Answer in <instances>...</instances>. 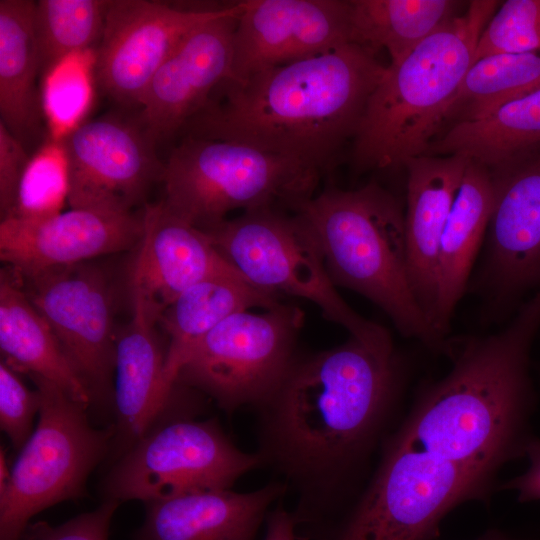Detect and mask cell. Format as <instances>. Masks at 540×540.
<instances>
[{
	"mask_svg": "<svg viewBox=\"0 0 540 540\" xmlns=\"http://www.w3.org/2000/svg\"><path fill=\"white\" fill-rule=\"evenodd\" d=\"M539 329L540 288L501 331L448 339L450 371L421 391L391 442L492 476L525 456L534 436L530 357Z\"/></svg>",
	"mask_w": 540,
	"mask_h": 540,
	"instance_id": "obj_1",
	"label": "cell"
},
{
	"mask_svg": "<svg viewBox=\"0 0 540 540\" xmlns=\"http://www.w3.org/2000/svg\"><path fill=\"white\" fill-rule=\"evenodd\" d=\"M387 67L349 42L326 53L225 78L181 131L282 155L324 172L353 137Z\"/></svg>",
	"mask_w": 540,
	"mask_h": 540,
	"instance_id": "obj_2",
	"label": "cell"
},
{
	"mask_svg": "<svg viewBox=\"0 0 540 540\" xmlns=\"http://www.w3.org/2000/svg\"><path fill=\"white\" fill-rule=\"evenodd\" d=\"M393 342L346 343L293 362L263 404L265 450L291 477L333 482L380 430L400 383Z\"/></svg>",
	"mask_w": 540,
	"mask_h": 540,
	"instance_id": "obj_3",
	"label": "cell"
},
{
	"mask_svg": "<svg viewBox=\"0 0 540 540\" xmlns=\"http://www.w3.org/2000/svg\"><path fill=\"white\" fill-rule=\"evenodd\" d=\"M332 282L380 307L404 336L445 353L447 340L430 326L408 273L404 212L375 182L354 190L328 188L294 211Z\"/></svg>",
	"mask_w": 540,
	"mask_h": 540,
	"instance_id": "obj_4",
	"label": "cell"
},
{
	"mask_svg": "<svg viewBox=\"0 0 540 540\" xmlns=\"http://www.w3.org/2000/svg\"><path fill=\"white\" fill-rule=\"evenodd\" d=\"M497 1H471L386 72L366 104L353 137L358 170L388 169L424 155L474 62L479 37Z\"/></svg>",
	"mask_w": 540,
	"mask_h": 540,
	"instance_id": "obj_5",
	"label": "cell"
},
{
	"mask_svg": "<svg viewBox=\"0 0 540 540\" xmlns=\"http://www.w3.org/2000/svg\"><path fill=\"white\" fill-rule=\"evenodd\" d=\"M321 171L298 160L225 140L182 137L166 162L163 204L207 230L233 210L293 211L315 195Z\"/></svg>",
	"mask_w": 540,
	"mask_h": 540,
	"instance_id": "obj_6",
	"label": "cell"
},
{
	"mask_svg": "<svg viewBox=\"0 0 540 540\" xmlns=\"http://www.w3.org/2000/svg\"><path fill=\"white\" fill-rule=\"evenodd\" d=\"M28 377L41 397L38 422L0 492V540L23 538L30 520L63 501L85 496L86 482L111 450L115 429L92 426L87 406L54 383Z\"/></svg>",
	"mask_w": 540,
	"mask_h": 540,
	"instance_id": "obj_7",
	"label": "cell"
},
{
	"mask_svg": "<svg viewBox=\"0 0 540 540\" xmlns=\"http://www.w3.org/2000/svg\"><path fill=\"white\" fill-rule=\"evenodd\" d=\"M493 478L390 442L364 494L327 540H432L452 509L488 495Z\"/></svg>",
	"mask_w": 540,
	"mask_h": 540,
	"instance_id": "obj_8",
	"label": "cell"
},
{
	"mask_svg": "<svg viewBox=\"0 0 540 540\" xmlns=\"http://www.w3.org/2000/svg\"><path fill=\"white\" fill-rule=\"evenodd\" d=\"M208 233L221 255L253 286L317 305L325 318L367 343L392 341L382 326L353 311L335 289L305 226L277 209L244 212Z\"/></svg>",
	"mask_w": 540,
	"mask_h": 540,
	"instance_id": "obj_9",
	"label": "cell"
},
{
	"mask_svg": "<svg viewBox=\"0 0 540 540\" xmlns=\"http://www.w3.org/2000/svg\"><path fill=\"white\" fill-rule=\"evenodd\" d=\"M261 461L237 448L214 420L172 419L117 458L102 490L104 499L120 503L226 490Z\"/></svg>",
	"mask_w": 540,
	"mask_h": 540,
	"instance_id": "obj_10",
	"label": "cell"
},
{
	"mask_svg": "<svg viewBox=\"0 0 540 540\" xmlns=\"http://www.w3.org/2000/svg\"><path fill=\"white\" fill-rule=\"evenodd\" d=\"M302 318L298 308L282 304L228 317L189 351L176 383L205 393L227 412L266 402L293 363Z\"/></svg>",
	"mask_w": 540,
	"mask_h": 540,
	"instance_id": "obj_11",
	"label": "cell"
},
{
	"mask_svg": "<svg viewBox=\"0 0 540 540\" xmlns=\"http://www.w3.org/2000/svg\"><path fill=\"white\" fill-rule=\"evenodd\" d=\"M18 275L85 385L91 405L113 410L117 333L113 292L104 271L88 261Z\"/></svg>",
	"mask_w": 540,
	"mask_h": 540,
	"instance_id": "obj_12",
	"label": "cell"
},
{
	"mask_svg": "<svg viewBox=\"0 0 540 540\" xmlns=\"http://www.w3.org/2000/svg\"><path fill=\"white\" fill-rule=\"evenodd\" d=\"M489 171L493 206L472 285L499 316L540 288V143Z\"/></svg>",
	"mask_w": 540,
	"mask_h": 540,
	"instance_id": "obj_13",
	"label": "cell"
},
{
	"mask_svg": "<svg viewBox=\"0 0 540 540\" xmlns=\"http://www.w3.org/2000/svg\"><path fill=\"white\" fill-rule=\"evenodd\" d=\"M154 0H109L95 80L116 102L140 106L156 71L197 27L231 11Z\"/></svg>",
	"mask_w": 540,
	"mask_h": 540,
	"instance_id": "obj_14",
	"label": "cell"
},
{
	"mask_svg": "<svg viewBox=\"0 0 540 540\" xmlns=\"http://www.w3.org/2000/svg\"><path fill=\"white\" fill-rule=\"evenodd\" d=\"M69 164L70 208L133 212L164 163L144 127L116 117L81 123L61 139Z\"/></svg>",
	"mask_w": 540,
	"mask_h": 540,
	"instance_id": "obj_15",
	"label": "cell"
},
{
	"mask_svg": "<svg viewBox=\"0 0 540 540\" xmlns=\"http://www.w3.org/2000/svg\"><path fill=\"white\" fill-rule=\"evenodd\" d=\"M350 42V1L243 0L226 78L311 58Z\"/></svg>",
	"mask_w": 540,
	"mask_h": 540,
	"instance_id": "obj_16",
	"label": "cell"
},
{
	"mask_svg": "<svg viewBox=\"0 0 540 540\" xmlns=\"http://www.w3.org/2000/svg\"><path fill=\"white\" fill-rule=\"evenodd\" d=\"M243 1L193 30L164 61L140 103L143 127L155 143L180 135L228 75L233 34Z\"/></svg>",
	"mask_w": 540,
	"mask_h": 540,
	"instance_id": "obj_17",
	"label": "cell"
},
{
	"mask_svg": "<svg viewBox=\"0 0 540 540\" xmlns=\"http://www.w3.org/2000/svg\"><path fill=\"white\" fill-rule=\"evenodd\" d=\"M143 232V210L70 208L39 221L6 217L0 222V258L28 275L126 251L139 245Z\"/></svg>",
	"mask_w": 540,
	"mask_h": 540,
	"instance_id": "obj_18",
	"label": "cell"
},
{
	"mask_svg": "<svg viewBox=\"0 0 540 540\" xmlns=\"http://www.w3.org/2000/svg\"><path fill=\"white\" fill-rule=\"evenodd\" d=\"M143 220L130 288L141 292L158 318L190 286L213 275L238 272L206 231L174 214L162 201L145 205Z\"/></svg>",
	"mask_w": 540,
	"mask_h": 540,
	"instance_id": "obj_19",
	"label": "cell"
},
{
	"mask_svg": "<svg viewBox=\"0 0 540 540\" xmlns=\"http://www.w3.org/2000/svg\"><path fill=\"white\" fill-rule=\"evenodd\" d=\"M130 293L131 319L117 333L115 344L111 449L117 458L156 424L173 390L165 383L166 349L156 331L158 316L139 290L130 288Z\"/></svg>",
	"mask_w": 540,
	"mask_h": 540,
	"instance_id": "obj_20",
	"label": "cell"
},
{
	"mask_svg": "<svg viewBox=\"0 0 540 540\" xmlns=\"http://www.w3.org/2000/svg\"><path fill=\"white\" fill-rule=\"evenodd\" d=\"M468 162L469 159L458 155H421L404 164L407 169L404 224L409 280L432 328L437 304L440 241Z\"/></svg>",
	"mask_w": 540,
	"mask_h": 540,
	"instance_id": "obj_21",
	"label": "cell"
},
{
	"mask_svg": "<svg viewBox=\"0 0 540 540\" xmlns=\"http://www.w3.org/2000/svg\"><path fill=\"white\" fill-rule=\"evenodd\" d=\"M283 490L269 484L246 493L213 490L146 502L134 540H253Z\"/></svg>",
	"mask_w": 540,
	"mask_h": 540,
	"instance_id": "obj_22",
	"label": "cell"
},
{
	"mask_svg": "<svg viewBox=\"0 0 540 540\" xmlns=\"http://www.w3.org/2000/svg\"><path fill=\"white\" fill-rule=\"evenodd\" d=\"M493 206V183L485 166L469 160L440 241L433 328L447 340L450 320L466 292L485 239Z\"/></svg>",
	"mask_w": 540,
	"mask_h": 540,
	"instance_id": "obj_23",
	"label": "cell"
},
{
	"mask_svg": "<svg viewBox=\"0 0 540 540\" xmlns=\"http://www.w3.org/2000/svg\"><path fill=\"white\" fill-rule=\"evenodd\" d=\"M0 349L19 373L54 383L75 401L90 407V395L65 355L52 328L26 295L20 276L0 271Z\"/></svg>",
	"mask_w": 540,
	"mask_h": 540,
	"instance_id": "obj_24",
	"label": "cell"
},
{
	"mask_svg": "<svg viewBox=\"0 0 540 540\" xmlns=\"http://www.w3.org/2000/svg\"><path fill=\"white\" fill-rule=\"evenodd\" d=\"M279 305L275 294L253 286L238 272L213 275L184 290L158 318L168 337L167 387H174L189 351L222 321L252 308L269 310Z\"/></svg>",
	"mask_w": 540,
	"mask_h": 540,
	"instance_id": "obj_25",
	"label": "cell"
},
{
	"mask_svg": "<svg viewBox=\"0 0 540 540\" xmlns=\"http://www.w3.org/2000/svg\"><path fill=\"white\" fill-rule=\"evenodd\" d=\"M34 5L31 0H0V122L26 149L45 122Z\"/></svg>",
	"mask_w": 540,
	"mask_h": 540,
	"instance_id": "obj_26",
	"label": "cell"
},
{
	"mask_svg": "<svg viewBox=\"0 0 540 540\" xmlns=\"http://www.w3.org/2000/svg\"><path fill=\"white\" fill-rule=\"evenodd\" d=\"M540 143V87L487 115L448 126L424 155H458L489 170Z\"/></svg>",
	"mask_w": 540,
	"mask_h": 540,
	"instance_id": "obj_27",
	"label": "cell"
},
{
	"mask_svg": "<svg viewBox=\"0 0 540 540\" xmlns=\"http://www.w3.org/2000/svg\"><path fill=\"white\" fill-rule=\"evenodd\" d=\"M461 1L350 0V42L376 53L384 49L395 63L456 17Z\"/></svg>",
	"mask_w": 540,
	"mask_h": 540,
	"instance_id": "obj_28",
	"label": "cell"
},
{
	"mask_svg": "<svg viewBox=\"0 0 540 540\" xmlns=\"http://www.w3.org/2000/svg\"><path fill=\"white\" fill-rule=\"evenodd\" d=\"M539 87L540 51L480 58L463 77L447 108L443 127L483 117Z\"/></svg>",
	"mask_w": 540,
	"mask_h": 540,
	"instance_id": "obj_29",
	"label": "cell"
},
{
	"mask_svg": "<svg viewBox=\"0 0 540 540\" xmlns=\"http://www.w3.org/2000/svg\"><path fill=\"white\" fill-rule=\"evenodd\" d=\"M108 5L109 0L35 1L33 27L41 78L63 58L98 46Z\"/></svg>",
	"mask_w": 540,
	"mask_h": 540,
	"instance_id": "obj_30",
	"label": "cell"
},
{
	"mask_svg": "<svg viewBox=\"0 0 540 540\" xmlns=\"http://www.w3.org/2000/svg\"><path fill=\"white\" fill-rule=\"evenodd\" d=\"M95 49L69 55L42 78L41 105L49 138L61 140L79 126L93 99Z\"/></svg>",
	"mask_w": 540,
	"mask_h": 540,
	"instance_id": "obj_31",
	"label": "cell"
},
{
	"mask_svg": "<svg viewBox=\"0 0 540 540\" xmlns=\"http://www.w3.org/2000/svg\"><path fill=\"white\" fill-rule=\"evenodd\" d=\"M69 190V164L64 144L62 140L47 137L30 155L17 187L13 209L6 217L27 221L52 217L62 212Z\"/></svg>",
	"mask_w": 540,
	"mask_h": 540,
	"instance_id": "obj_32",
	"label": "cell"
},
{
	"mask_svg": "<svg viewBox=\"0 0 540 540\" xmlns=\"http://www.w3.org/2000/svg\"><path fill=\"white\" fill-rule=\"evenodd\" d=\"M540 51V0H507L483 29L474 62L493 54Z\"/></svg>",
	"mask_w": 540,
	"mask_h": 540,
	"instance_id": "obj_33",
	"label": "cell"
},
{
	"mask_svg": "<svg viewBox=\"0 0 540 540\" xmlns=\"http://www.w3.org/2000/svg\"><path fill=\"white\" fill-rule=\"evenodd\" d=\"M15 369L0 362V426L11 445L21 450L33 433V420L39 415L41 397L30 390Z\"/></svg>",
	"mask_w": 540,
	"mask_h": 540,
	"instance_id": "obj_34",
	"label": "cell"
},
{
	"mask_svg": "<svg viewBox=\"0 0 540 540\" xmlns=\"http://www.w3.org/2000/svg\"><path fill=\"white\" fill-rule=\"evenodd\" d=\"M120 502L104 501L94 510L57 526L47 522L30 523L24 533L25 540H108L109 526Z\"/></svg>",
	"mask_w": 540,
	"mask_h": 540,
	"instance_id": "obj_35",
	"label": "cell"
},
{
	"mask_svg": "<svg viewBox=\"0 0 540 540\" xmlns=\"http://www.w3.org/2000/svg\"><path fill=\"white\" fill-rule=\"evenodd\" d=\"M30 155L26 147L0 122V213L13 209L17 187Z\"/></svg>",
	"mask_w": 540,
	"mask_h": 540,
	"instance_id": "obj_36",
	"label": "cell"
},
{
	"mask_svg": "<svg viewBox=\"0 0 540 540\" xmlns=\"http://www.w3.org/2000/svg\"><path fill=\"white\" fill-rule=\"evenodd\" d=\"M527 470L507 481L502 487L516 492L520 503L540 500V438L533 436L525 449Z\"/></svg>",
	"mask_w": 540,
	"mask_h": 540,
	"instance_id": "obj_37",
	"label": "cell"
},
{
	"mask_svg": "<svg viewBox=\"0 0 540 540\" xmlns=\"http://www.w3.org/2000/svg\"><path fill=\"white\" fill-rule=\"evenodd\" d=\"M294 515L282 507L276 508L268 517L264 540H296Z\"/></svg>",
	"mask_w": 540,
	"mask_h": 540,
	"instance_id": "obj_38",
	"label": "cell"
},
{
	"mask_svg": "<svg viewBox=\"0 0 540 540\" xmlns=\"http://www.w3.org/2000/svg\"><path fill=\"white\" fill-rule=\"evenodd\" d=\"M10 477V469L7 467L6 454L1 448L0 453V492L5 489Z\"/></svg>",
	"mask_w": 540,
	"mask_h": 540,
	"instance_id": "obj_39",
	"label": "cell"
},
{
	"mask_svg": "<svg viewBox=\"0 0 540 540\" xmlns=\"http://www.w3.org/2000/svg\"><path fill=\"white\" fill-rule=\"evenodd\" d=\"M475 540H522V539L513 538L497 529H491V530L486 531L484 534H482Z\"/></svg>",
	"mask_w": 540,
	"mask_h": 540,
	"instance_id": "obj_40",
	"label": "cell"
}]
</instances>
